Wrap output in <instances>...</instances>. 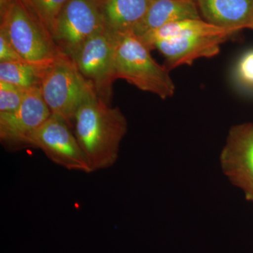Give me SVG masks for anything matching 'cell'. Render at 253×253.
<instances>
[{
  "label": "cell",
  "mask_w": 253,
  "mask_h": 253,
  "mask_svg": "<svg viewBox=\"0 0 253 253\" xmlns=\"http://www.w3.org/2000/svg\"><path fill=\"white\" fill-rule=\"evenodd\" d=\"M74 121L75 135L93 170L114 165L127 131V121L121 110L111 107L93 91L82 103Z\"/></svg>",
  "instance_id": "cell-1"
},
{
  "label": "cell",
  "mask_w": 253,
  "mask_h": 253,
  "mask_svg": "<svg viewBox=\"0 0 253 253\" xmlns=\"http://www.w3.org/2000/svg\"><path fill=\"white\" fill-rule=\"evenodd\" d=\"M2 32L28 62L49 66L65 54L24 0H0Z\"/></svg>",
  "instance_id": "cell-2"
},
{
  "label": "cell",
  "mask_w": 253,
  "mask_h": 253,
  "mask_svg": "<svg viewBox=\"0 0 253 253\" xmlns=\"http://www.w3.org/2000/svg\"><path fill=\"white\" fill-rule=\"evenodd\" d=\"M115 36L116 80H125L140 90L152 93L163 99L172 97L175 85L169 70L153 59L151 50L140 38L134 33Z\"/></svg>",
  "instance_id": "cell-3"
},
{
  "label": "cell",
  "mask_w": 253,
  "mask_h": 253,
  "mask_svg": "<svg viewBox=\"0 0 253 253\" xmlns=\"http://www.w3.org/2000/svg\"><path fill=\"white\" fill-rule=\"evenodd\" d=\"M43 99L51 114L57 115L70 124L82 103L94 90L66 54L46 68L41 83Z\"/></svg>",
  "instance_id": "cell-4"
},
{
  "label": "cell",
  "mask_w": 253,
  "mask_h": 253,
  "mask_svg": "<svg viewBox=\"0 0 253 253\" xmlns=\"http://www.w3.org/2000/svg\"><path fill=\"white\" fill-rule=\"evenodd\" d=\"M116 37L106 28L89 38L73 58L99 99L110 104L115 71Z\"/></svg>",
  "instance_id": "cell-5"
},
{
  "label": "cell",
  "mask_w": 253,
  "mask_h": 253,
  "mask_svg": "<svg viewBox=\"0 0 253 253\" xmlns=\"http://www.w3.org/2000/svg\"><path fill=\"white\" fill-rule=\"evenodd\" d=\"M105 27L99 4L95 0H69L60 14L53 39L71 59L89 38Z\"/></svg>",
  "instance_id": "cell-6"
},
{
  "label": "cell",
  "mask_w": 253,
  "mask_h": 253,
  "mask_svg": "<svg viewBox=\"0 0 253 253\" xmlns=\"http://www.w3.org/2000/svg\"><path fill=\"white\" fill-rule=\"evenodd\" d=\"M28 146L41 149L53 162L66 169L85 173L94 171L69 124L57 115L51 114L32 134Z\"/></svg>",
  "instance_id": "cell-7"
},
{
  "label": "cell",
  "mask_w": 253,
  "mask_h": 253,
  "mask_svg": "<svg viewBox=\"0 0 253 253\" xmlns=\"http://www.w3.org/2000/svg\"><path fill=\"white\" fill-rule=\"evenodd\" d=\"M51 115L43 99L41 86L30 89L18 109L11 113H0L1 143L12 149L28 146L32 134Z\"/></svg>",
  "instance_id": "cell-8"
},
{
  "label": "cell",
  "mask_w": 253,
  "mask_h": 253,
  "mask_svg": "<svg viewBox=\"0 0 253 253\" xmlns=\"http://www.w3.org/2000/svg\"><path fill=\"white\" fill-rule=\"evenodd\" d=\"M223 172L253 203V124L231 128L220 156Z\"/></svg>",
  "instance_id": "cell-9"
},
{
  "label": "cell",
  "mask_w": 253,
  "mask_h": 253,
  "mask_svg": "<svg viewBox=\"0 0 253 253\" xmlns=\"http://www.w3.org/2000/svg\"><path fill=\"white\" fill-rule=\"evenodd\" d=\"M229 37L195 36L160 42L154 46L166 59V67L169 71L191 65L196 60L212 58L219 54L221 44Z\"/></svg>",
  "instance_id": "cell-10"
},
{
  "label": "cell",
  "mask_w": 253,
  "mask_h": 253,
  "mask_svg": "<svg viewBox=\"0 0 253 253\" xmlns=\"http://www.w3.org/2000/svg\"><path fill=\"white\" fill-rule=\"evenodd\" d=\"M205 21L236 33L253 29V0H195Z\"/></svg>",
  "instance_id": "cell-11"
},
{
  "label": "cell",
  "mask_w": 253,
  "mask_h": 253,
  "mask_svg": "<svg viewBox=\"0 0 253 253\" xmlns=\"http://www.w3.org/2000/svg\"><path fill=\"white\" fill-rule=\"evenodd\" d=\"M195 0H151L146 14L134 28V33L141 37L168 23L184 19L201 18Z\"/></svg>",
  "instance_id": "cell-12"
},
{
  "label": "cell",
  "mask_w": 253,
  "mask_h": 253,
  "mask_svg": "<svg viewBox=\"0 0 253 253\" xmlns=\"http://www.w3.org/2000/svg\"><path fill=\"white\" fill-rule=\"evenodd\" d=\"M151 0H101L98 1L105 27L114 36L134 33Z\"/></svg>",
  "instance_id": "cell-13"
},
{
  "label": "cell",
  "mask_w": 253,
  "mask_h": 253,
  "mask_svg": "<svg viewBox=\"0 0 253 253\" xmlns=\"http://www.w3.org/2000/svg\"><path fill=\"white\" fill-rule=\"evenodd\" d=\"M234 33H236L234 31L219 27L201 18H191L168 23L139 38L151 51L160 42L195 36L230 37Z\"/></svg>",
  "instance_id": "cell-14"
},
{
  "label": "cell",
  "mask_w": 253,
  "mask_h": 253,
  "mask_svg": "<svg viewBox=\"0 0 253 253\" xmlns=\"http://www.w3.org/2000/svg\"><path fill=\"white\" fill-rule=\"evenodd\" d=\"M49 66H40L26 61L0 62V81L30 90L41 86L43 76Z\"/></svg>",
  "instance_id": "cell-15"
},
{
  "label": "cell",
  "mask_w": 253,
  "mask_h": 253,
  "mask_svg": "<svg viewBox=\"0 0 253 253\" xmlns=\"http://www.w3.org/2000/svg\"><path fill=\"white\" fill-rule=\"evenodd\" d=\"M52 36L60 14L69 0H24Z\"/></svg>",
  "instance_id": "cell-16"
},
{
  "label": "cell",
  "mask_w": 253,
  "mask_h": 253,
  "mask_svg": "<svg viewBox=\"0 0 253 253\" xmlns=\"http://www.w3.org/2000/svg\"><path fill=\"white\" fill-rule=\"evenodd\" d=\"M28 91L0 81V113H11L18 109Z\"/></svg>",
  "instance_id": "cell-17"
},
{
  "label": "cell",
  "mask_w": 253,
  "mask_h": 253,
  "mask_svg": "<svg viewBox=\"0 0 253 253\" xmlns=\"http://www.w3.org/2000/svg\"><path fill=\"white\" fill-rule=\"evenodd\" d=\"M234 78L239 86L245 90L253 91V49L241 55L236 64Z\"/></svg>",
  "instance_id": "cell-18"
},
{
  "label": "cell",
  "mask_w": 253,
  "mask_h": 253,
  "mask_svg": "<svg viewBox=\"0 0 253 253\" xmlns=\"http://www.w3.org/2000/svg\"><path fill=\"white\" fill-rule=\"evenodd\" d=\"M23 59L7 39L2 32H0V62H25ZM28 62V61H26Z\"/></svg>",
  "instance_id": "cell-19"
},
{
  "label": "cell",
  "mask_w": 253,
  "mask_h": 253,
  "mask_svg": "<svg viewBox=\"0 0 253 253\" xmlns=\"http://www.w3.org/2000/svg\"><path fill=\"white\" fill-rule=\"evenodd\" d=\"M95 1H96L98 2V1H101V0H95Z\"/></svg>",
  "instance_id": "cell-20"
}]
</instances>
